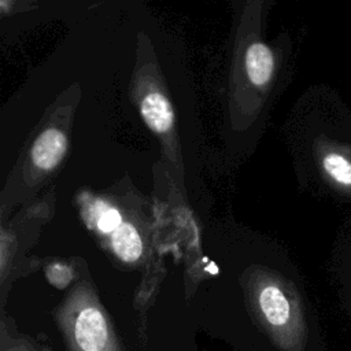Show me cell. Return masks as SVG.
<instances>
[{
	"mask_svg": "<svg viewBox=\"0 0 351 351\" xmlns=\"http://www.w3.org/2000/svg\"><path fill=\"white\" fill-rule=\"evenodd\" d=\"M64 333L71 351H121L107 317L96 304L78 307L64 322Z\"/></svg>",
	"mask_w": 351,
	"mask_h": 351,
	"instance_id": "cell-1",
	"label": "cell"
},
{
	"mask_svg": "<svg viewBox=\"0 0 351 351\" xmlns=\"http://www.w3.org/2000/svg\"><path fill=\"white\" fill-rule=\"evenodd\" d=\"M319 169L340 197L351 202V138L340 132V138H328L319 152Z\"/></svg>",
	"mask_w": 351,
	"mask_h": 351,
	"instance_id": "cell-2",
	"label": "cell"
},
{
	"mask_svg": "<svg viewBox=\"0 0 351 351\" xmlns=\"http://www.w3.org/2000/svg\"><path fill=\"white\" fill-rule=\"evenodd\" d=\"M67 147V140L59 129H47L33 144L32 159L41 170L53 169L63 158Z\"/></svg>",
	"mask_w": 351,
	"mask_h": 351,
	"instance_id": "cell-3",
	"label": "cell"
},
{
	"mask_svg": "<svg viewBox=\"0 0 351 351\" xmlns=\"http://www.w3.org/2000/svg\"><path fill=\"white\" fill-rule=\"evenodd\" d=\"M140 112L145 123L155 132H167L173 125V108L167 99L158 92L149 93L143 99Z\"/></svg>",
	"mask_w": 351,
	"mask_h": 351,
	"instance_id": "cell-4",
	"label": "cell"
},
{
	"mask_svg": "<svg viewBox=\"0 0 351 351\" xmlns=\"http://www.w3.org/2000/svg\"><path fill=\"white\" fill-rule=\"evenodd\" d=\"M245 69L248 78L255 85H265L273 75V52L262 43L250 45L245 53Z\"/></svg>",
	"mask_w": 351,
	"mask_h": 351,
	"instance_id": "cell-5",
	"label": "cell"
},
{
	"mask_svg": "<svg viewBox=\"0 0 351 351\" xmlns=\"http://www.w3.org/2000/svg\"><path fill=\"white\" fill-rule=\"evenodd\" d=\"M112 247L115 254L125 262H134L143 252V243L136 228L129 222L112 232Z\"/></svg>",
	"mask_w": 351,
	"mask_h": 351,
	"instance_id": "cell-6",
	"label": "cell"
},
{
	"mask_svg": "<svg viewBox=\"0 0 351 351\" xmlns=\"http://www.w3.org/2000/svg\"><path fill=\"white\" fill-rule=\"evenodd\" d=\"M340 299L344 311L351 315V230L340 252Z\"/></svg>",
	"mask_w": 351,
	"mask_h": 351,
	"instance_id": "cell-7",
	"label": "cell"
},
{
	"mask_svg": "<svg viewBox=\"0 0 351 351\" xmlns=\"http://www.w3.org/2000/svg\"><path fill=\"white\" fill-rule=\"evenodd\" d=\"M121 225H122V215L114 207H108V208L103 210L100 213V215L97 217V228L103 233L115 232Z\"/></svg>",
	"mask_w": 351,
	"mask_h": 351,
	"instance_id": "cell-8",
	"label": "cell"
},
{
	"mask_svg": "<svg viewBox=\"0 0 351 351\" xmlns=\"http://www.w3.org/2000/svg\"><path fill=\"white\" fill-rule=\"evenodd\" d=\"M47 276H48L49 281L58 288H64L73 277L70 267H67L66 265H60V263L51 265L47 269Z\"/></svg>",
	"mask_w": 351,
	"mask_h": 351,
	"instance_id": "cell-9",
	"label": "cell"
}]
</instances>
